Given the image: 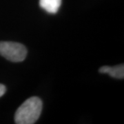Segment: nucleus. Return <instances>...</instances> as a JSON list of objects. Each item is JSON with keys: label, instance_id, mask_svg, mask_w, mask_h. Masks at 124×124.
Listing matches in <instances>:
<instances>
[{"label": "nucleus", "instance_id": "obj_2", "mask_svg": "<svg viewBox=\"0 0 124 124\" xmlns=\"http://www.w3.org/2000/svg\"><path fill=\"white\" fill-rule=\"evenodd\" d=\"M26 48L22 44L13 41L0 42V55L12 62H23L27 55Z\"/></svg>", "mask_w": 124, "mask_h": 124}, {"label": "nucleus", "instance_id": "obj_4", "mask_svg": "<svg viewBox=\"0 0 124 124\" xmlns=\"http://www.w3.org/2000/svg\"><path fill=\"white\" fill-rule=\"evenodd\" d=\"M62 5V0H39V6L50 14H56Z\"/></svg>", "mask_w": 124, "mask_h": 124}, {"label": "nucleus", "instance_id": "obj_5", "mask_svg": "<svg viewBox=\"0 0 124 124\" xmlns=\"http://www.w3.org/2000/svg\"><path fill=\"white\" fill-rule=\"evenodd\" d=\"M6 91V86L4 85L1 84H0V97H1Z\"/></svg>", "mask_w": 124, "mask_h": 124}, {"label": "nucleus", "instance_id": "obj_1", "mask_svg": "<svg viewBox=\"0 0 124 124\" xmlns=\"http://www.w3.org/2000/svg\"><path fill=\"white\" fill-rule=\"evenodd\" d=\"M43 103L39 97H32L26 99L19 107L15 115L17 124H33L39 118Z\"/></svg>", "mask_w": 124, "mask_h": 124}, {"label": "nucleus", "instance_id": "obj_3", "mask_svg": "<svg viewBox=\"0 0 124 124\" xmlns=\"http://www.w3.org/2000/svg\"><path fill=\"white\" fill-rule=\"evenodd\" d=\"M99 71L100 73L108 74L116 79H121L124 77V65L123 63L114 67L104 66L101 67Z\"/></svg>", "mask_w": 124, "mask_h": 124}]
</instances>
